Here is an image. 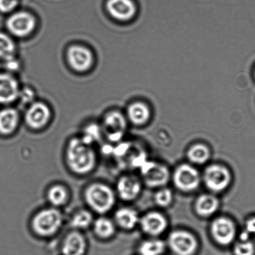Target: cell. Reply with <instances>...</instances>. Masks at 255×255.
I'll list each match as a JSON object with an SVG mask.
<instances>
[{"label": "cell", "instance_id": "cell-12", "mask_svg": "<svg viewBox=\"0 0 255 255\" xmlns=\"http://www.w3.org/2000/svg\"><path fill=\"white\" fill-rule=\"evenodd\" d=\"M107 10L115 19L119 21H129L136 15L137 8L132 0H108Z\"/></svg>", "mask_w": 255, "mask_h": 255}, {"label": "cell", "instance_id": "cell-13", "mask_svg": "<svg viewBox=\"0 0 255 255\" xmlns=\"http://www.w3.org/2000/svg\"><path fill=\"white\" fill-rule=\"evenodd\" d=\"M67 59L70 66L79 72L86 71L89 69L93 61L91 51L79 46L70 47L67 51Z\"/></svg>", "mask_w": 255, "mask_h": 255}, {"label": "cell", "instance_id": "cell-1", "mask_svg": "<svg viewBox=\"0 0 255 255\" xmlns=\"http://www.w3.org/2000/svg\"><path fill=\"white\" fill-rule=\"evenodd\" d=\"M66 157L69 169L77 174L89 173L96 164L97 156L92 145L87 143L81 137L70 140Z\"/></svg>", "mask_w": 255, "mask_h": 255}, {"label": "cell", "instance_id": "cell-25", "mask_svg": "<svg viewBox=\"0 0 255 255\" xmlns=\"http://www.w3.org/2000/svg\"><path fill=\"white\" fill-rule=\"evenodd\" d=\"M94 219L92 214L87 210L81 209L75 212L70 220V225L76 231L89 228L93 224Z\"/></svg>", "mask_w": 255, "mask_h": 255}, {"label": "cell", "instance_id": "cell-19", "mask_svg": "<svg viewBox=\"0 0 255 255\" xmlns=\"http://www.w3.org/2000/svg\"><path fill=\"white\" fill-rule=\"evenodd\" d=\"M114 219L117 226L126 231L135 228L140 221L137 212L129 207H123L117 210Z\"/></svg>", "mask_w": 255, "mask_h": 255}, {"label": "cell", "instance_id": "cell-22", "mask_svg": "<svg viewBox=\"0 0 255 255\" xmlns=\"http://www.w3.org/2000/svg\"><path fill=\"white\" fill-rule=\"evenodd\" d=\"M68 191L63 185H53L47 192V201L55 207L64 206L68 200Z\"/></svg>", "mask_w": 255, "mask_h": 255}, {"label": "cell", "instance_id": "cell-8", "mask_svg": "<svg viewBox=\"0 0 255 255\" xmlns=\"http://www.w3.org/2000/svg\"><path fill=\"white\" fill-rule=\"evenodd\" d=\"M141 174L145 184L150 187H163L168 183L171 176L166 166L152 161L142 165Z\"/></svg>", "mask_w": 255, "mask_h": 255}, {"label": "cell", "instance_id": "cell-6", "mask_svg": "<svg viewBox=\"0 0 255 255\" xmlns=\"http://www.w3.org/2000/svg\"><path fill=\"white\" fill-rule=\"evenodd\" d=\"M175 186L180 191L192 192L198 188L201 176L197 169L191 165L183 164L177 167L173 175Z\"/></svg>", "mask_w": 255, "mask_h": 255}, {"label": "cell", "instance_id": "cell-27", "mask_svg": "<svg viewBox=\"0 0 255 255\" xmlns=\"http://www.w3.org/2000/svg\"><path fill=\"white\" fill-rule=\"evenodd\" d=\"M15 45L12 39L6 34L0 32V58L8 61L14 59Z\"/></svg>", "mask_w": 255, "mask_h": 255}, {"label": "cell", "instance_id": "cell-28", "mask_svg": "<svg viewBox=\"0 0 255 255\" xmlns=\"http://www.w3.org/2000/svg\"><path fill=\"white\" fill-rule=\"evenodd\" d=\"M235 255H255V243L252 239L241 240L234 247Z\"/></svg>", "mask_w": 255, "mask_h": 255}, {"label": "cell", "instance_id": "cell-3", "mask_svg": "<svg viewBox=\"0 0 255 255\" xmlns=\"http://www.w3.org/2000/svg\"><path fill=\"white\" fill-rule=\"evenodd\" d=\"M63 222V216L58 209L51 207L42 209L32 220V228L41 237L53 236L59 231Z\"/></svg>", "mask_w": 255, "mask_h": 255}, {"label": "cell", "instance_id": "cell-20", "mask_svg": "<svg viewBox=\"0 0 255 255\" xmlns=\"http://www.w3.org/2000/svg\"><path fill=\"white\" fill-rule=\"evenodd\" d=\"M127 116L132 124L142 126L148 122L151 114L147 105L142 102H136L129 107Z\"/></svg>", "mask_w": 255, "mask_h": 255}, {"label": "cell", "instance_id": "cell-4", "mask_svg": "<svg viewBox=\"0 0 255 255\" xmlns=\"http://www.w3.org/2000/svg\"><path fill=\"white\" fill-rule=\"evenodd\" d=\"M204 181L210 191L219 193L228 188L232 182V174L226 167L212 164L205 170Z\"/></svg>", "mask_w": 255, "mask_h": 255}, {"label": "cell", "instance_id": "cell-32", "mask_svg": "<svg viewBox=\"0 0 255 255\" xmlns=\"http://www.w3.org/2000/svg\"><path fill=\"white\" fill-rule=\"evenodd\" d=\"M251 237L255 236V215L249 217L245 223V231Z\"/></svg>", "mask_w": 255, "mask_h": 255}, {"label": "cell", "instance_id": "cell-9", "mask_svg": "<svg viewBox=\"0 0 255 255\" xmlns=\"http://www.w3.org/2000/svg\"><path fill=\"white\" fill-rule=\"evenodd\" d=\"M36 21L31 14L19 12L12 14L7 21V27L14 36H27L33 31Z\"/></svg>", "mask_w": 255, "mask_h": 255}, {"label": "cell", "instance_id": "cell-7", "mask_svg": "<svg viewBox=\"0 0 255 255\" xmlns=\"http://www.w3.org/2000/svg\"><path fill=\"white\" fill-rule=\"evenodd\" d=\"M211 232L217 244L222 246H228L236 239V226L232 220L227 217H219L212 222Z\"/></svg>", "mask_w": 255, "mask_h": 255}, {"label": "cell", "instance_id": "cell-30", "mask_svg": "<svg viewBox=\"0 0 255 255\" xmlns=\"http://www.w3.org/2000/svg\"><path fill=\"white\" fill-rule=\"evenodd\" d=\"M101 137V129L96 124H92L84 129L83 136L81 138L87 143L92 145L98 141Z\"/></svg>", "mask_w": 255, "mask_h": 255}, {"label": "cell", "instance_id": "cell-31", "mask_svg": "<svg viewBox=\"0 0 255 255\" xmlns=\"http://www.w3.org/2000/svg\"><path fill=\"white\" fill-rule=\"evenodd\" d=\"M17 0H0V11L8 12L11 11L16 7Z\"/></svg>", "mask_w": 255, "mask_h": 255}, {"label": "cell", "instance_id": "cell-15", "mask_svg": "<svg viewBox=\"0 0 255 255\" xmlns=\"http://www.w3.org/2000/svg\"><path fill=\"white\" fill-rule=\"evenodd\" d=\"M87 244L83 235L79 231H73L67 234L62 246L63 255H84Z\"/></svg>", "mask_w": 255, "mask_h": 255}, {"label": "cell", "instance_id": "cell-24", "mask_svg": "<svg viewBox=\"0 0 255 255\" xmlns=\"http://www.w3.org/2000/svg\"><path fill=\"white\" fill-rule=\"evenodd\" d=\"M92 225L95 234L101 239H109L116 232V225L107 217H99L94 221Z\"/></svg>", "mask_w": 255, "mask_h": 255}, {"label": "cell", "instance_id": "cell-34", "mask_svg": "<svg viewBox=\"0 0 255 255\" xmlns=\"http://www.w3.org/2000/svg\"><path fill=\"white\" fill-rule=\"evenodd\" d=\"M6 62L7 66L10 69L15 70L18 67V64L15 61L14 58L8 60V61H6Z\"/></svg>", "mask_w": 255, "mask_h": 255}, {"label": "cell", "instance_id": "cell-17", "mask_svg": "<svg viewBox=\"0 0 255 255\" xmlns=\"http://www.w3.org/2000/svg\"><path fill=\"white\" fill-rule=\"evenodd\" d=\"M19 92L18 84L13 77L0 74V104H9L16 101Z\"/></svg>", "mask_w": 255, "mask_h": 255}, {"label": "cell", "instance_id": "cell-26", "mask_svg": "<svg viewBox=\"0 0 255 255\" xmlns=\"http://www.w3.org/2000/svg\"><path fill=\"white\" fill-rule=\"evenodd\" d=\"M166 246L159 239L147 240L139 247L140 255H162L166 251Z\"/></svg>", "mask_w": 255, "mask_h": 255}, {"label": "cell", "instance_id": "cell-5", "mask_svg": "<svg viewBox=\"0 0 255 255\" xmlns=\"http://www.w3.org/2000/svg\"><path fill=\"white\" fill-rule=\"evenodd\" d=\"M168 245L176 255H194L199 246L194 235L185 231L172 232L169 237Z\"/></svg>", "mask_w": 255, "mask_h": 255}, {"label": "cell", "instance_id": "cell-29", "mask_svg": "<svg viewBox=\"0 0 255 255\" xmlns=\"http://www.w3.org/2000/svg\"><path fill=\"white\" fill-rule=\"evenodd\" d=\"M154 200L157 206L161 207H168L173 201V193L171 189L162 188L155 194Z\"/></svg>", "mask_w": 255, "mask_h": 255}, {"label": "cell", "instance_id": "cell-18", "mask_svg": "<svg viewBox=\"0 0 255 255\" xmlns=\"http://www.w3.org/2000/svg\"><path fill=\"white\" fill-rule=\"evenodd\" d=\"M220 206L219 199L211 194H202L197 199L195 210L199 216L208 217L217 211Z\"/></svg>", "mask_w": 255, "mask_h": 255}, {"label": "cell", "instance_id": "cell-11", "mask_svg": "<svg viewBox=\"0 0 255 255\" xmlns=\"http://www.w3.org/2000/svg\"><path fill=\"white\" fill-rule=\"evenodd\" d=\"M103 125L104 131L110 141H112L121 139L127 127L124 117L117 112H112L107 115Z\"/></svg>", "mask_w": 255, "mask_h": 255}, {"label": "cell", "instance_id": "cell-33", "mask_svg": "<svg viewBox=\"0 0 255 255\" xmlns=\"http://www.w3.org/2000/svg\"><path fill=\"white\" fill-rule=\"evenodd\" d=\"M19 96L21 97L22 101L24 102H29L33 99L34 94L31 90L24 89L22 90V91L19 92Z\"/></svg>", "mask_w": 255, "mask_h": 255}, {"label": "cell", "instance_id": "cell-23", "mask_svg": "<svg viewBox=\"0 0 255 255\" xmlns=\"http://www.w3.org/2000/svg\"><path fill=\"white\" fill-rule=\"evenodd\" d=\"M211 157V151L206 145L196 144L192 145L187 151V157L190 161L196 164L206 163Z\"/></svg>", "mask_w": 255, "mask_h": 255}, {"label": "cell", "instance_id": "cell-14", "mask_svg": "<svg viewBox=\"0 0 255 255\" xmlns=\"http://www.w3.org/2000/svg\"><path fill=\"white\" fill-rule=\"evenodd\" d=\"M141 191V184L136 177L131 176H123L117 182V194L123 201H133L138 197Z\"/></svg>", "mask_w": 255, "mask_h": 255}, {"label": "cell", "instance_id": "cell-2", "mask_svg": "<svg viewBox=\"0 0 255 255\" xmlns=\"http://www.w3.org/2000/svg\"><path fill=\"white\" fill-rule=\"evenodd\" d=\"M84 197L90 208L100 214L111 211L116 203V194L113 190L107 184L100 182L87 186Z\"/></svg>", "mask_w": 255, "mask_h": 255}, {"label": "cell", "instance_id": "cell-21", "mask_svg": "<svg viewBox=\"0 0 255 255\" xmlns=\"http://www.w3.org/2000/svg\"><path fill=\"white\" fill-rule=\"evenodd\" d=\"M17 124L18 114L14 109H4L0 112V133H12L16 129Z\"/></svg>", "mask_w": 255, "mask_h": 255}, {"label": "cell", "instance_id": "cell-16", "mask_svg": "<svg viewBox=\"0 0 255 255\" xmlns=\"http://www.w3.org/2000/svg\"><path fill=\"white\" fill-rule=\"evenodd\" d=\"M50 118V111L46 105L42 103L32 104L26 115L27 125L33 129H40L46 126Z\"/></svg>", "mask_w": 255, "mask_h": 255}, {"label": "cell", "instance_id": "cell-10", "mask_svg": "<svg viewBox=\"0 0 255 255\" xmlns=\"http://www.w3.org/2000/svg\"><path fill=\"white\" fill-rule=\"evenodd\" d=\"M139 222L142 231L152 237H157L163 234L168 226L166 217L157 212H149L145 215Z\"/></svg>", "mask_w": 255, "mask_h": 255}]
</instances>
